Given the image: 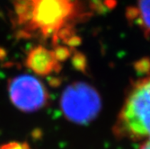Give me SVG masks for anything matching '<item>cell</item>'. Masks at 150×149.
Segmentation results:
<instances>
[{"instance_id":"cell-9","label":"cell","mask_w":150,"mask_h":149,"mask_svg":"<svg viewBox=\"0 0 150 149\" xmlns=\"http://www.w3.org/2000/svg\"><path fill=\"white\" fill-rule=\"evenodd\" d=\"M105 4L109 7H113L116 5V0H105Z\"/></svg>"},{"instance_id":"cell-7","label":"cell","mask_w":150,"mask_h":149,"mask_svg":"<svg viewBox=\"0 0 150 149\" xmlns=\"http://www.w3.org/2000/svg\"><path fill=\"white\" fill-rule=\"evenodd\" d=\"M5 149H30L28 146H25L23 144H12V145H8L6 146V148Z\"/></svg>"},{"instance_id":"cell-2","label":"cell","mask_w":150,"mask_h":149,"mask_svg":"<svg viewBox=\"0 0 150 149\" xmlns=\"http://www.w3.org/2000/svg\"><path fill=\"white\" fill-rule=\"evenodd\" d=\"M120 125L133 138H150V77L136 85L126 100Z\"/></svg>"},{"instance_id":"cell-8","label":"cell","mask_w":150,"mask_h":149,"mask_svg":"<svg viewBox=\"0 0 150 149\" xmlns=\"http://www.w3.org/2000/svg\"><path fill=\"white\" fill-rule=\"evenodd\" d=\"M139 149H150V138H147V140L140 146Z\"/></svg>"},{"instance_id":"cell-1","label":"cell","mask_w":150,"mask_h":149,"mask_svg":"<svg viewBox=\"0 0 150 149\" xmlns=\"http://www.w3.org/2000/svg\"><path fill=\"white\" fill-rule=\"evenodd\" d=\"M18 11L21 23H26L33 30L50 33L59 29L73 13L72 0H24ZM28 26V27H30Z\"/></svg>"},{"instance_id":"cell-6","label":"cell","mask_w":150,"mask_h":149,"mask_svg":"<svg viewBox=\"0 0 150 149\" xmlns=\"http://www.w3.org/2000/svg\"><path fill=\"white\" fill-rule=\"evenodd\" d=\"M139 21L150 30V0H139Z\"/></svg>"},{"instance_id":"cell-3","label":"cell","mask_w":150,"mask_h":149,"mask_svg":"<svg viewBox=\"0 0 150 149\" xmlns=\"http://www.w3.org/2000/svg\"><path fill=\"white\" fill-rule=\"evenodd\" d=\"M61 108L66 117L79 124H86L101 110V99L91 85L76 83L67 87L62 94Z\"/></svg>"},{"instance_id":"cell-5","label":"cell","mask_w":150,"mask_h":149,"mask_svg":"<svg viewBox=\"0 0 150 149\" xmlns=\"http://www.w3.org/2000/svg\"><path fill=\"white\" fill-rule=\"evenodd\" d=\"M27 62L31 68L39 74L50 73L55 65V59L51 51L44 48H37L32 50Z\"/></svg>"},{"instance_id":"cell-4","label":"cell","mask_w":150,"mask_h":149,"mask_svg":"<svg viewBox=\"0 0 150 149\" xmlns=\"http://www.w3.org/2000/svg\"><path fill=\"white\" fill-rule=\"evenodd\" d=\"M9 97L19 110L33 112L40 109L47 101L43 85L30 75L16 76L9 84Z\"/></svg>"}]
</instances>
